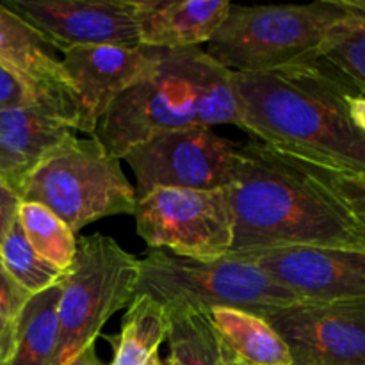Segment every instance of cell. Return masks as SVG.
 <instances>
[{
  "mask_svg": "<svg viewBox=\"0 0 365 365\" xmlns=\"http://www.w3.org/2000/svg\"><path fill=\"white\" fill-rule=\"evenodd\" d=\"M228 365H237V364H228Z\"/></svg>",
  "mask_w": 365,
  "mask_h": 365,
  "instance_id": "34",
  "label": "cell"
},
{
  "mask_svg": "<svg viewBox=\"0 0 365 365\" xmlns=\"http://www.w3.org/2000/svg\"><path fill=\"white\" fill-rule=\"evenodd\" d=\"M212 63L202 48L163 50L157 63L110 102L91 138L121 160L153 135L198 125L196 102Z\"/></svg>",
  "mask_w": 365,
  "mask_h": 365,
  "instance_id": "5",
  "label": "cell"
},
{
  "mask_svg": "<svg viewBox=\"0 0 365 365\" xmlns=\"http://www.w3.org/2000/svg\"><path fill=\"white\" fill-rule=\"evenodd\" d=\"M330 180L344 209L365 234V177L330 168Z\"/></svg>",
  "mask_w": 365,
  "mask_h": 365,
  "instance_id": "24",
  "label": "cell"
},
{
  "mask_svg": "<svg viewBox=\"0 0 365 365\" xmlns=\"http://www.w3.org/2000/svg\"><path fill=\"white\" fill-rule=\"evenodd\" d=\"M230 253L280 246L362 250L365 234L339 200L330 168L260 141L239 146Z\"/></svg>",
  "mask_w": 365,
  "mask_h": 365,
  "instance_id": "1",
  "label": "cell"
},
{
  "mask_svg": "<svg viewBox=\"0 0 365 365\" xmlns=\"http://www.w3.org/2000/svg\"><path fill=\"white\" fill-rule=\"evenodd\" d=\"M9 323H11V321L0 319V356H2L4 344H6V337H7V330H9Z\"/></svg>",
  "mask_w": 365,
  "mask_h": 365,
  "instance_id": "30",
  "label": "cell"
},
{
  "mask_svg": "<svg viewBox=\"0 0 365 365\" xmlns=\"http://www.w3.org/2000/svg\"><path fill=\"white\" fill-rule=\"evenodd\" d=\"M0 180H6V182H9V177H7V173H6V170H4V166L2 164H0ZM11 184V182H9Z\"/></svg>",
  "mask_w": 365,
  "mask_h": 365,
  "instance_id": "32",
  "label": "cell"
},
{
  "mask_svg": "<svg viewBox=\"0 0 365 365\" xmlns=\"http://www.w3.org/2000/svg\"><path fill=\"white\" fill-rule=\"evenodd\" d=\"M292 360L305 365H365V298L294 303L269 314Z\"/></svg>",
  "mask_w": 365,
  "mask_h": 365,
  "instance_id": "11",
  "label": "cell"
},
{
  "mask_svg": "<svg viewBox=\"0 0 365 365\" xmlns=\"http://www.w3.org/2000/svg\"><path fill=\"white\" fill-rule=\"evenodd\" d=\"M21 198L16 189L6 180H0V245L18 220Z\"/></svg>",
  "mask_w": 365,
  "mask_h": 365,
  "instance_id": "26",
  "label": "cell"
},
{
  "mask_svg": "<svg viewBox=\"0 0 365 365\" xmlns=\"http://www.w3.org/2000/svg\"><path fill=\"white\" fill-rule=\"evenodd\" d=\"M351 14L327 39L317 63L356 96H365V0H351Z\"/></svg>",
  "mask_w": 365,
  "mask_h": 365,
  "instance_id": "21",
  "label": "cell"
},
{
  "mask_svg": "<svg viewBox=\"0 0 365 365\" xmlns=\"http://www.w3.org/2000/svg\"><path fill=\"white\" fill-rule=\"evenodd\" d=\"M168 319L163 305L148 296H135L113 339L114 359L110 365H148L159 346L166 341Z\"/></svg>",
  "mask_w": 365,
  "mask_h": 365,
  "instance_id": "20",
  "label": "cell"
},
{
  "mask_svg": "<svg viewBox=\"0 0 365 365\" xmlns=\"http://www.w3.org/2000/svg\"><path fill=\"white\" fill-rule=\"evenodd\" d=\"M349 110H351L355 123L365 134V96H351L349 98Z\"/></svg>",
  "mask_w": 365,
  "mask_h": 365,
  "instance_id": "29",
  "label": "cell"
},
{
  "mask_svg": "<svg viewBox=\"0 0 365 365\" xmlns=\"http://www.w3.org/2000/svg\"><path fill=\"white\" fill-rule=\"evenodd\" d=\"M75 130L36 103L0 109V164L14 189L52 150Z\"/></svg>",
  "mask_w": 365,
  "mask_h": 365,
  "instance_id": "16",
  "label": "cell"
},
{
  "mask_svg": "<svg viewBox=\"0 0 365 365\" xmlns=\"http://www.w3.org/2000/svg\"><path fill=\"white\" fill-rule=\"evenodd\" d=\"M228 0H134L139 45L200 48L214 38L230 9Z\"/></svg>",
  "mask_w": 365,
  "mask_h": 365,
  "instance_id": "15",
  "label": "cell"
},
{
  "mask_svg": "<svg viewBox=\"0 0 365 365\" xmlns=\"http://www.w3.org/2000/svg\"><path fill=\"white\" fill-rule=\"evenodd\" d=\"M139 294L163 307L175 303L205 310L225 307L262 317L298 303L287 289L241 257L195 260L166 250H150L141 259Z\"/></svg>",
  "mask_w": 365,
  "mask_h": 365,
  "instance_id": "6",
  "label": "cell"
},
{
  "mask_svg": "<svg viewBox=\"0 0 365 365\" xmlns=\"http://www.w3.org/2000/svg\"><path fill=\"white\" fill-rule=\"evenodd\" d=\"M141 259L102 234L77 239V255L61 289L59 344L53 365L95 344L107 321L138 296Z\"/></svg>",
  "mask_w": 365,
  "mask_h": 365,
  "instance_id": "7",
  "label": "cell"
},
{
  "mask_svg": "<svg viewBox=\"0 0 365 365\" xmlns=\"http://www.w3.org/2000/svg\"><path fill=\"white\" fill-rule=\"evenodd\" d=\"M148 365H170V364H168V360L159 359V353H157V355L152 356V360H150Z\"/></svg>",
  "mask_w": 365,
  "mask_h": 365,
  "instance_id": "31",
  "label": "cell"
},
{
  "mask_svg": "<svg viewBox=\"0 0 365 365\" xmlns=\"http://www.w3.org/2000/svg\"><path fill=\"white\" fill-rule=\"evenodd\" d=\"M27 103H34L27 89L21 86V82L14 75H11L6 68L0 66V109L27 106Z\"/></svg>",
  "mask_w": 365,
  "mask_h": 365,
  "instance_id": "27",
  "label": "cell"
},
{
  "mask_svg": "<svg viewBox=\"0 0 365 365\" xmlns=\"http://www.w3.org/2000/svg\"><path fill=\"white\" fill-rule=\"evenodd\" d=\"M232 82L237 127L257 141L365 177V134L349 110L356 95L323 64L232 71Z\"/></svg>",
  "mask_w": 365,
  "mask_h": 365,
  "instance_id": "2",
  "label": "cell"
},
{
  "mask_svg": "<svg viewBox=\"0 0 365 365\" xmlns=\"http://www.w3.org/2000/svg\"><path fill=\"white\" fill-rule=\"evenodd\" d=\"M21 202L52 210L73 234L103 217L134 214V185L120 159L95 138L77 135L43 157L18 184Z\"/></svg>",
  "mask_w": 365,
  "mask_h": 365,
  "instance_id": "4",
  "label": "cell"
},
{
  "mask_svg": "<svg viewBox=\"0 0 365 365\" xmlns=\"http://www.w3.org/2000/svg\"><path fill=\"white\" fill-rule=\"evenodd\" d=\"M0 260L13 280L31 296L48 291L66 277V273L59 271L36 253L25 237L18 220L0 245Z\"/></svg>",
  "mask_w": 365,
  "mask_h": 365,
  "instance_id": "23",
  "label": "cell"
},
{
  "mask_svg": "<svg viewBox=\"0 0 365 365\" xmlns=\"http://www.w3.org/2000/svg\"><path fill=\"white\" fill-rule=\"evenodd\" d=\"M61 53L73 46H138L134 0H7Z\"/></svg>",
  "mask_w": 365,
  "mask_h": 365,
  "instance_id": "12",
  "label": "cell"
},
{
  "mask_svg": "<svg viewBox=\"0 0 365 365\" xmlns=\"http://www.w3.org/2000/svg\"><path fill=\"white\" fill-rule=\"evenodd\" d=\"M138 235L150 250L216 260L234 245L232 189H155L135 202Z\"/></svg>",
  "mask_w": 365,
  "mask_h": 365,
  "instance_id": "8",
  "label": "cell"
},
{
  "mask_svg": "<svg viewBox=\"0 0 365 365\" xmlns=\"http://www.w3.org/2000/svg\"><path fill=\"white\" fill-rule=\"evenodd\" d=\"M351 0L284 6L230 4L205 50L235 73H264L316 63L331 32L351 14Z\"/></svg>",
  "mask_w": 365,
  "mask_h": 365,
  "instance_id": "3",
  "label": "cell"
},
{
  "mask_svg": "<svg viewBox=\"0 0 365 365\" xmlns=\"http://www.w3.org/2000/svg\"><path fill=\"white\" fill-rule=\"evenodd\" d=\"M123 159L135 177L138 198L155 189L210 191L234 184L239 146L210 127L192 125L153 135Z\"/></svg>",
  "mask_w": 365,
  "mask_h": 365,
  "instance_id": "9",
  "label": "cell"
},
{
  "mask_svg": "<svg viewBox=\"0 0 365 365\" xmlns=\"http://www.w3.org/2000/svg\"><path fill=\"white\" fill-rule=\"evenodd\" d=\"M209 316L223 342L228 364L292 365V355L284 339L266 317L245 310L214 307Z\"/></svg>",
  "mask_w": 365,
  "mask_h": 365,
  "instance_id": "18",
  "label": "cell"
},
{
  "mask_svg": "<svg viewBox=\"0 0 365 365\" xmlns=\"http://www.w3.org/2000/svg\"><path fill=\"white\" fill-rule=\"evenodd\" d=\"M63 282L31 296L9 323L0 365H53L59 344V305Z\"/></svg>",
  "mask_w": 365,
  "mask_h": 365,
  "instance_id": "17",
  "label": "cell"
},
{
  "mask_svg": "<svg viewBox=\"0 0 365 365\" xmlns=\"http://www.w3.org/2000/svg\"><path fill=\"white\" fill-rule=\"evenodd\" d=\"M259 266L298 303L365 298V252L330 246H280L228 253Z\"/></svg>",
  "mask_w": 365,
  "mask_h": 365,
  "instance_id": "10",
  "label": "cell"
},
{
  "mask_svg": "<svg viewBox=\"0 0 365 365\" xmlns=\"http://www.w3.org/2000/svg\"><path fill=\"white\" fill-rule=\"evenodd\" d=\"M18 223L39 257L68 273L77 255V237L52 210L39 203L21 202Z\"/></svg>",
  "mask_w": 365,
  "mask_h": 365,
  "instance_id": "22",
  "label": "cell"
},
{
  "mask_svg": "<svg viewBox=\"0 0 365 365\" xmlns=\"http://www.w3.org/2000/svg\"><path fill=\"white\" fill-rule=\"evenodd\" d=\"M166 312V341L170 365H228L223 342L209 316V310L175 303L163 307Z\"/></svg>",
  "mask_w": 365,
  "mask_h": 365,
  "instance_id": "19",
  "label": "cell"
},
{
  "mask_svg": "<svg viewBox=\"0 0 365 365\" xmlns=\"http://www.w3.org/2000/svg\"><path fill=\"white\" fill-rule=\"evenodd\" d=\"M64 365H107L96 353V344H89Z\"/></svg>",
  "mask_w": 365,
  "mask_h": 365,
  "instance_id": "28",
  "label": "cell"
},
{
  "mask_svg": "<svg viewBox=\"0 0 365 365\" xmlns=\"http://www.w3.org/2000/svg\"><path fill=\"white\" fill-rule=\"evenodd\" d=\"M292 365H305V364H299V362H292Z\"/></svg>",
  "mask_w": 365,
  "mask_h": 365,
  "instance_id": "33",
  "label": "cell"
},
{
  "mask_svg": "<svg viewBox=\"0 0 365 365\" xmlns=\"http://www.w3.org/2000/svg\"><path fill=\"white\" fill-rule=\"evenodd\" d=\"M163 48L93 45L73 46L61 53L77 102L75 132L93 135L100 118L125 88L146 73Z\"/></svg>",
  "mask_w": 365,
  "mask_h": 365,
  "instance_id": "13",
  "label": "cell"
},
{
  "mask_svg": "<svg viewBox=\"0 0 365 365\" xmlns=\"http://www.w3.org/2000/svg\"><path fill=\"white\" fill-rule=\"evenodd\" d=\"M0 66L21 82L36 106L75 130L77 102L57 48L0 2Z\"/></svg>",
  "mask_w": 365,
  "mask_h": 365,
  "instance_id": "14",
  "label": "cell"
},
{
  "mask_svg": "<svg viewBox=\"0 0 365 365\" xmlns=\"http://www.w3.org/2000/svg\"><path fill=\"white\" fill-rule=\"evenodd\" d=\"M29 298L31 294L13 280L0 260V319L13 321Z\"/></svg>",
  "mask_w": 365,
  "mask_h": 365,
  "instance_id": "25",
  "label": "cell"
}]
</instances>
